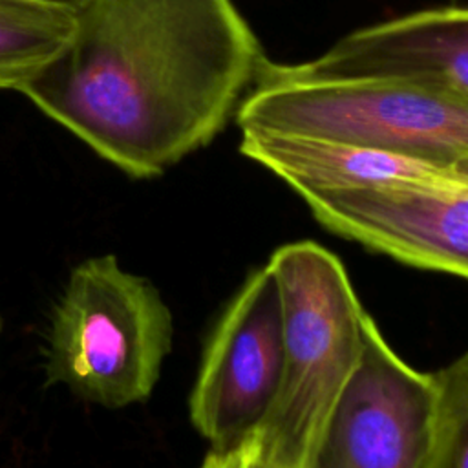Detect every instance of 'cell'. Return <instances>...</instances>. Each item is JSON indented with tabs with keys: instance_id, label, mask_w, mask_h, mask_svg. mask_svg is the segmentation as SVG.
Wrapping results in <instances>:
<instances>
[{
	"instance_id": "1",
	"label": "cell",
	"mask_w": 468,
	"mask_h": 468,
	"mask_svg": "<svg viewBox=\"0 0 468 468\" xmlns=\"http://www.w3.org/2000/svg\"><path fill=\"white\" fill-rule=\"evenodd\" d=\"M267 57L232 0H84L24 93L130 177L207 146Z\"/></svg>"
},
{
	"instance_id": "2",
	"label": "cell",
	"mask_w": 468,
	"mask_h": 468,
	"mask_svg": "<svg viewBox=\"0 0 468 468\" xmlns=\"http://www.w3.org/2000/svg\"><path fill=\"white\" fill-rule=\"evenodd\" d=\"M267 267L282 300V377L252 437L282 468H311L325 426L360 364L367 313L342 261L314 241L276 249Z\"/></svg>"
},
{
	"instance_id": "3",
	"label": "cell",
	"mask_w": 468,
	"mask_h": 468,
	"mask_svg": "<svg viewBox=\"0 0 468 468\" xmlns=\"http://www.w3.org/2000/svg\"><path fill=\"white\" fill-rule=\"evenodd\" d=\"M234 115L239 130L309 135L439 163L468 157V95L428 79H265Z\"/></svg>"
},
{
	"instance_id": "4",
	"label": "cell",
	"mask_w": 468,
	"mask_h": 468,
	"mask_svg": "<svg viewBox=\"0 0 468 468\" xmlns=\"http://www.w3.org/2000/svg\"><path fill=\"white\" fill-rule=\"evenodd\" d=\"M172 313L155 285L113 254L80 261L64 285L49 327L48 375L104 408L154 391L172 349Z\"/></svg>"
},
{
	"instance_id": "5",
	"label": "cell",
	"mask_w": 468,
	"mask_h": 468,
	"mask_svg": "<svg viewBox=\"0 0 468 468\" xmlns=\"http://www.w3.org/2000/svg\"><path fill=\"white\" fill-rule=\"evenodd\" d=\"M282 300L271 269L245 280L210 335L188 399L190 422L212 450L249 439L282 377Z\"/></svg>"
},
{
	"instance_id": "6",
	"label": "cell",
	"mask_w": 468,
	"mask_h": 468,
	"mask_svg": "<svg viewBox=\"0 0 468 468\" xmlns=\"http://www.w3.org/2000/svg\"><path fill=\"white\" fill-rule=\"evenodd\" d=\"M433 397L431 373L406 364L367 313L360 364L325 426L311 468H422Z\"/></svg>"
},
{
	"instance_id": "7",
	"label": "cell",
	"mask_w": 468,
	"mask_h": 468,
	"mask_svg": "<svg viewBox=\"0 0 468 468\" xmlns=\"http://www.w3.org/2000/svg\"><path fill=\"white\" fill-rule=\"evenodd\" d=\"M327 230L402 263L468 278V183L302 197Z\"/></svg>"
},
{
	"instance_id": "8",
	"label": "cell",
	"mask_w": 468,
	"mask_h": 468,
	"mask_svg": "<svg viewBox=\"0 0 468 468\" xmlns=\"http://www.w3.org/2000/svg\"><path fill=\"white\" fill-rule=\"evenodd\" d=\"M375 77L428 79L468 95V7L428 9L356 29L302 64L267 58L256 82Z\"/></svg>"
},
{
	"instance_id": "9",
	"label": "cell",
	"mask_w": 468,
	"mask_h": 468,
	"mask_svg": "<svg viewBox=\"0 0 468 468\" xmlns=\"http://www.w3.org/2000/svg\"><path fill=\"white\" fill-rule=\"evenodd\" d=\"M239 152L285 181L300 197L338 190L468 183V157L439 163L296 133L241 130Z\"/></svg>"
},
{
	"instance_id": "10",
	"label": "cell",
	"mask_w": 468,
	"mask_h": 468,
	"mask_svg": "<svg viewBox=\"0 0 468 468\" xmlns=\"http://www.w3.org/2000/svg\"><path fill=\"white\" fill-rule=\"evenodd\" d=\"M75 11L0 0V90L22 91L69 42Z\"/></svg>"
},
{
	"instance_id": "11",
	"label": "cell",
	"mask_w": 468,
	"mask_h": 468,
	"mask_svg": "<svg viewBox=\"0 0 468 468\" xmlns=\"http://www.w3.org/2000/svg\"><path fill=\"white\" fill-rule=\"evenodd\" d=\"M431 377L433 417L422 468H468V353Z\"/></svg>"
},
{
	"instance_id": "12",
	"label": "cell",
	"mask_w": 468,
	"mask_h": 468,
	"mask_svg": "<svg viewBox=\"0 0 468 468\" xmlns=\"http://www.w3.org/2000/svg\"><path fill=\"white\" fill-rule=\"evenodd\" d=\"M201 468H282L280 464L267 459L256 439L250 435L241 444L229 450H208Z\"/></svg>"
},
{
	"instance_id": "13",
	"label": "cell",
	"mask_w": 468,
	"mask_h": 468,
	"mask_svg": "<svg viewBox=\"0 0 468 468\" xmlns=\"http://www.w3.org/2000/svg\"><path fill=\"white\" fill-rule=\"evenodd\" d=\"M31 2H40V4H49V5H57V7H66L71 11H77L84 0H31Z\"/></svg>"
},
{
	"instance_id": "14",
	"label": "cell",
	"mask_w": 468,
	"mask_h": 468,
	"mask_svg": "<svg viewBox=\"0 0 468 468\" xmlns=\"http://www.w3.org/2000/svg\"><path fill=\"white\" fill-rule=\"evenodd\" d=\"M0 329H2V318H0Z\"/></svg>"
}]
</instances>
